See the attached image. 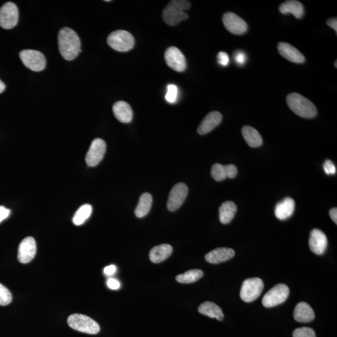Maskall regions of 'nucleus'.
<instances>
[{"label":"nucleus","mask_w":337,"mask_h":337,"mask_svg":"<svg viewBox=\"0 0 337 337\" xmlns=\"http://www.w3.org/2000/svg\"><path fill=\"white\" fill-rule=\"evenodd\" d=\"M92 208L90 204L81 205L78 210L76 212L72 222L76 226H80L88 219L92 213Z\"/></svg>","instance_id":"c85d7f7f"},{"label":"nucleus","mask_w":337,"mask_h":337,"mask_svg":"<svg viewBox=\"0 0 337 337\" xmlns=\"http://www.w3.org/2000/svg\"><path fill=\"white\" fill-rule=\"evenodd\" d=\"M293 337H316V334L312 328L301 327L293 331Z\"/></svg>","instance_id":"2f4dec72"},{"label":"nucleus","mask_w":337,"mask_h":337,"mask_svg":"<svg viewBox=\"0 0 337 337\" xmlns=\"http://www.w3.org/2000/svg\"><path fill=\"white\" fill-rule=\"evenodd\" d=\"M58 46L61 54L68 61L74 60L81 51L79 36L68 27L61 29L58 33Z\"/></svg>","instance_id":"f257e3e1"},{"label":"nucleus","mask_w":337,"mask_h":337,"mask_svg":"<svg viewBox=\"0 0 337 337\" xmlns=\"http://www.w3.org/2000/svg\"><path fill=\"white\" fill-rule=\"evenodd\" d=\"M234 59L237 65L243 66L246 63L247 55L242 51H237L234 54Z\"/></svg>","instance_id":"72a5a7b5"},{"label":"nucleus","mask_w":337,"mask_h":337,"mask_svg":"<svg viewBox=\"0 0 337 337\" xmlns=\"http://www.w3.org/2000/svg\"><path fill=\"white\" fill-rule=\"evenodd\" d=\"M20 59L24 65L33 71H43L46 61L44 54L33 49H25L20 53Z\"/></svg>","instance_id":"0eeeda50"},{"label":"nucleus","mask_w":337,"mask_h":337,"mask_svg":"<svg viewBox=\"0 0 337 337\" xmlns=\"http://www.w3.org/2000/svg\"><path fill=\"white\" fill-rule=\"evenodd\" d=\"M244 139L250 147H257L263 143V139L260 133L254 127L246 126L242 129Z\"/></svg>","instance_id":"393cba45"},{"label":"nucleus","mask_w":337,"mask_h":337,"mask_svg":"<svg viewBox=\"0 0 337 337\" xmlns=\"http://www.w3.org/2000/svg\"><path fill=\"white\" fill-rule=\"evenodd\" d=\"M165 60L167 65L174 71L183 72L186 69V60L178 48L171 46L165 52Z\"/></svg>","instance_id":"9d476101"},{"label":"nucleus","mask_w":337,"mask_h":337,"mask_svg":"<svg viewBox=\"0 0 337 337\" xmlns=\"http://www.w3.org/2000/svg\"><path fill=\"white\" fill-rule=\"evenodd\" d=\"M172 2L174 5L178 7L179 9L185 11L190 9L191 4L190 2L185 1V0H173Z\"/></svg>","instance_id":"e433bc0d"},{"label":"nucleus","mask_w":337,"mask_h":337,"mask_svg":"<svg viewBox=\"0 0 337 337\" xmlns=\"http://www.w3.org/2000/svg\"><path fill=\"white\" fill-rule=\"evenodd\" d=\"M287 103L289 108L300 117L313 118L317 115V109L312 101L297 92L287 96Z\"/></svg>","instance_id":"f03ea898"},{"label":"nucleus","mask_w":337,"mask_h":337,"mask_svg":"<svg viewBox=\"0 0 337 337\" xmlns=\"http://www.w3.org/2000/svg\"><path fill=\"white\" fill-rule=\"evenodd\" d=\"M227 171H228V178L233 179L237 176V168L234 164L226 165Z\"/></svg>","instance_id":"4c0bfd02"},{"label":"nucleus","mask_w":337,"mask_h":337,"mask_svg":"<svg viewBox=\"0 0 337 337\" xmlns=\"http://www.w3.org/2000/svg\"><path fill=\"white\" fill-rule=\"evenodd\" d=\"M330 216L332 218L333 221L336 224L337 223V209L336 208H332L330 211Z\"/></svg>","instance_id":"37998d69"},{"label":"nucleus","mask_w":337,"mask_h":337,"mask_svg":"<svg viewBox=\"0 0 337 337\" xmlns=\"http://www.w3.org/2000/svg\"><path fill=\"white\" fill-rule=\"evenodd\" d=\"M327 24L328 27H330L333 29L335 31L336 33L337 32V19L335 18H331L327 20Z\"/></svg>","instance_id":"79ce46f5"},{"label":"nucleus","mask_w":337,"mask_h":337,"mask_svg":"<svg viewBox=\"0 0 337 337\" xmlns=\"http://www.w3.org/2000/svg\"><path fill=\"white\" fill-rule=\"evenodd\" d=\"M188 194V188L184 183L176 184L171 191L167 200V209L174 212L181 207Z\"/></svg>","instance_id":"1a4fd4ad"},{"label":"nucleus","mask_w":337,"mask_h":337,"mask_svg":"<svg viewBox=\"0 0 337 337\" xmlns=\"http://www.w3.org/2000/svg\"><path fill=\"white\" fill-rule=\"evenodd\" d=\"M293 317L301 323H309L315 319V312L306 302H300L295 307Z\"/></svg>","instance_id":"aec40b11"},{"label":"nucleus","mask_w":337,"mask_h":337,"mask_svg":"<svg viewBox=\"0 0 337 337\" xmlns=\"http://www.w3.org/2000/svg\"><path fill=\"white\" fill-rule=\"evenodd\" d=\"M5 89V84L0 80V93L4 91Z\"/></svg>","instance_id":"c03bdc74"},{"label":"nucleus","mask_w":337,"mask_h":337,"mask_svg":"<svg viewBox=\"0 0 337 337\" xmlns=\"http://www.w3.org/2000/svg\"><path fill=\"white\" fill-rule=\"evenodd\" d=\"M173 251V247L170 244H164L156 246L151 250L150 260L151 262L155 264L161 263L170 257Z\"/></svg>","instance_id":"4be33fe9"},{"label":"nucleus","mask_w":337,"mask_h":337,"mask_svg":"<svg viewBox=\"0 0 337 337\" xmlns=\"http://www.w3.org/2000/svg\"><path fill=\"white\" fill-rule=\"evenodd\" d=\"M295 203L291 197H286L275 206V215L277 219L284 220L288 219L294 213Z\"/></svg>","instance_id":"6ab92c4d"},{"label":"nucleus","mask_w":337,"mask_h":337,"mask_svg":"<svg viewBox=\"0 0 337 337\" xmlns=\"http://www.w3.org/2000/svg\"><path fill=\"white\" fill-rule=\"evenodd\" d=\"M235 255V251L231 248H217L205 255V259L207 262L217 264L228 261Z\"/></svg>","instance_id":"a211bd4d"},{"label":"nucleus","mask_w":337,"mask_h":337,"mask_svg":"<svg viewBox=\"0 0 337 337\" xmlns=\"http://www.w3.org/2000/svg\"><path fill=\"white\" fill-rule=\"evenodd\" d=\"M10 209L5 208L4 206H0V222L7 219L10 216Z\"/></svg>","instance_id":"ea45409f"},{"label":"nucleus","mask_w":337,"mask_h":337,"mask_svg":"<svg viewBox=\"0 0 337 337\" xmlns=\"http://www.w3.org/2000/svg\"><path fill=\"white\" fill-rule=\"evenodd\" d=\"M153 204V197L150 194H142L135 209L136 216L139 218L146 216L149 213Z\"/></svg>","instance_id":"bb28decb"},{"label":"nucleus","mask_w":337,"mask_h":337,"mask_svg":"<svg viewBox=\"0 0 337 337\" xmlns=\"http://www.w3.org/2000/svg\"><path fill=\"white\" fill-rule=\"evenodd\" d=\"M116 271V267L114 265H111L106 267L104 269V273L107 275H111L115 274Z\"/></svg>","instance_id":"a19ab883"},{"label":"nucleus","mask_w":337,"mask_h":337,"mask_svg":"<svg viewBox=\"0 0 337 337\" xmlns=\"http://www.w3.org/2000/svg\"><path fill=\"white\" fill-rule=\"evenodd\" d=\"M237 212V205L232 201L223 202L219 208V220L223 224L230 223Z\"/></svg>","instance_id":"a878e982"},{"label":"nucleus","mask_w":337,"mask_h":337,"mask_svg":"<svg viewBox=\"0 0 337 337\" xmlns=\"http://www.w3.org/2000/svg\"><path fill=\"white\" fill-rule=\"evenodd\" d=\"M222 120L221 113L218 111L209 113L200 123L198 129H197V132L200 135H206L219 126Z\"/></svg>","instance_id":"f3484780"},{"label":"nucleus","mask_w":337,"mask_h":337,"mask_svg":"<svg viewBox=\"0 0 337 337\" xmlns=\"http://www.w3.org/2000/svg\"><path fill=\"white\" fill-rule=\"evenodd\" d=\"M198 311L201 314L208 316L209 317L216 319L217 321H222L224 318L222 309L213 302H204L199 307Z\"/></svg>","instance_id":"b1692460"},{"label":"nucleus","mask_w":337,"mask_h":337,"mask_svg":"<svg viewBox=\"0 0 337 337\" xmlns=\"http://www.w3.org/2000/svg\"><path fill=\"white\" fill-rule=\"evenodd\" d=\"M12 301V295L4 285L0 284V306H5Z\"/></svg>","instance_id":"7c9ffc66"},{"label":"nucleus","mask_w":337,"mask_h":337,"mask_svg":"<svg viewBox=\"0 0 337 337\" xmlns=\"http://www.w3.org/2000/svg\"><path fill=\"white\" fill-rule=\"evenodd\" d=\"M222 22L227 30L237 35L245 33L248 30L246 22L232 12H227L223 14Z\"/></svg>","instance_id":"f8f14e48"},{"label":"nucleus","mask_w":337,"mask_h":337,"mask_svg":"<svg viewBox=\"0 0 337 337\" xmlns=\"http://www.w3.org/2000/svg\"><path fill=\"white\" fill-rule=\"evenodd\" d=\"M106 149V142L103 139H95L86 156V162L90 167L97 165L103 159Z\"/></svg>","instance_id":"9b49d317"},{"label":"nucleus","mask_w":337,"mask_h":337,"mask_svg":"<svg viewBox=\"0 0 337 337\" xmlns=\"http://www.w3.org/2000/svg\"><path fill=\"white\" fill-rule=\"evenodd\" d=\"M36 253V244L34 238H25L20 244L18 251V259L20 263L27 264L33 259Z\"/></svg>","instance_id":"ddd939ff"},{"label":"nucleus","mask_w":337,"mask_h":337,"mask_svg":"<svg viewBox=\"0 0 337 337\" xmlns=\"http://www.w3.org/2000/svg\"><path fill=\"white\" fill-rule=\"evenodd\" d=\"M290 294V290L286 285L279 284L267 292L263 298V304L267 308L274 307L284 303Z\"/></svg>","instance_id":"39448f33"},{"label":"nucleus","mask_w":337,"mask_h":337,"mask_svg":"<svg viewBox=\"0 0 337 337\" xmlns=\"http://www.w3.org/2000/svg\"><path fill=\"white\" fill-rule=\"evenodd\" d=\"M113 113L118 121L123 123H129L133 120V112L132 107L125 101L116 102L113 107Z\"/></svg>","instance_id":"412c9836"},{"label":"nucleus","mask_w":337,"mask_h":337,"mask_svg":"<svg viewBox=\"0 0 337 337\" xmlns=\"http://www.w3.org/2000/svg\"><path fill=\"white\" fill-rule=\"evenodd\" d=\"M178 89L174 84H170L167 86V91L165 95V100L170 103H174L178 98Z\"/></svg>","instance_id":"473e14b6"},{"label":"nucleus","mask_w":337,"mask_h":337,"mask_svg":"<svg viewBox=\"0 0 337 337\" xmlns=\"http://www.w3.org/2000/svg\"><path fill=\"white\" fill-rule=\"evenodd\" d=\"M204 275V272L200 269H192L184 274L177 276L176 279L179 283L191 284L199 280Z\"/></svg>","instance_id":"cd10ccee"},{"label":"nucleus","mask_w":337,"mask_h":337,"mask_svg":"<svg viewBox=\"0 0 337 337\" xmlns=\"http://www.w3.org/2000/svg\"><path fill=\"white\" fill-rule=\"evenodd\" d=\"M278 51L281 56L287 60L295 63H303L306 58L294 46L285 42H280L277 46Z\"/></svg>","instance_id":"dca6fc26"},{"label":"nucleus","mask_w":337,"mask_h":337,"mask_svg":"<svg viewBox=\"0 0 337 337\" xmlns=\"http://www.w3.org/2000/svg\"><path fill=\"white\" fill-rule=\"evenodd\" d=\"M107 287L111 290H118L120 289V283L115 278H109L107 281Z\"/></svg>","instance_id":"58836bf2"},{"label":"nucleus","mask_w":337,"mask_h":337,"mask_svg":"<svg viewBox=\"0 0 337 337\" xmlns=\"http://www.w3.org/2000/svg\"><path fill=\"white\" fill-rule=\"evenodd\" d=\"M162 16L165 23L170 26L176 25L183 20L188 19L189 17L188 13L179 9L173 4L172 2H171L164 8Z\"/></svg>","instance_id":"2eb2a0df"},{"label":"nucleus","mask_w":337,"mask_h":337,"mask_svg":"<svg viewBox=\"0 0 337 337\" xmlns=\"http://www.w3.org/2000/svg\"><path fill=\"white\" fill-rule=\"evenodd\" d=\"M336 63H337V62H336V61L335 63H334V65L335 66V68H336V67H337Z\"/></svg>","instance_id":"a18cd8bd"},{"label":"nucleus","mask_w":337,"mask_h":337,"mask_svg":"<svg viewBox=\"0 0 337 337\" xmlns=\"http://www.w3.org/2000/svg\"><path fill=\"white\" fill-rule=\"evenodd\" d=\"M324 170L328 175H333L336 173V167L335 165L330 160H327L324 164Z\"/></svg>","instance_id":"f704fd0d"},{"label":"nucleus","mask_w":337,"mask_h":337,"mask_svg":"<svg viewBox=\"0 0 337 337\" xmlns=\"http://www.w3.org/2000/svg\"><path fill=\"white\" fill-rule=\"evenodd\" d=\"M211 176L216 181H222L228 178V171L226 165L216 163L213 165L211 170Z\"/></svg>","instance_id":"c756f323"},{"label":"nucleus","mask_w":337,"mask_h":337,"mask_svg":"<svg viewBox=\"0 0 337 337\" xmlns=\"http://www.w3.org/2000/svg\"><path fill=\"white\" fill-rule=\"evenodd\" d=\"M107 41L110 47L120 52L128 51L135 45V39L132 34L124 30L112 32Z\"/></svg>","instance_id":"20e7f679"},{"label":"nucleus","mask_w":337,"mask_h":337,"mask_svg":"<svg viewBox=\"0 0 337 337\" xmlns=\"http://www.w3.org/2000/svg\"><path fill=\"white\" fill-rule=\"evenodd\" d=\"M309 248L311 251L316 255L324 254L328 246V240L326 235L319 229H313L310 232L309 241Z\"/></svg>","instance_id":"4468645a"},{"label":"nucleus","mask_w":337,"mask_h":337,"mask_svg":"<svg viewBox=\"0 0 337 337\" xmlns=\"http://www.w3.org/2000/svg\"><path fill=\"white\" fill-rule=\"evenodd\" d=\"M217 62L220 65L222 66H228L230 59H229V55L226 52H219L217 55Z\"/></svg>","instance_id":"c9c22d12"},{"label":"nucleus","mask_w":337,"mask_h":337,"mask_svg":"<svg viewBox=\"0 0 337 337\" xmlns=\"http://www.w3.org/2000/svg\"><path fill=\"white\" fill-rule=\"evenodd\" d=\"M281 13L292 14L297 19H301L304 15V7L301 2L296 0H289L282 4L279 8Z\"/></svg>","instance_id":"5701e85b"},{"label":"nucleus","mask_w":337,"mask_h":337,"mask_svg":"<svg viewBox=\"0 0 337 337\" xmlns=\"http://www.w3.org/2000/svg\"><path fill=\"white\" fill-rule=\"evenodd\" d=\"M19 13L17 6L12 2L6 3L0 8V27L12 29L18 22Z\"/></svg>","instance_id":"6e6552de"},{"label":"nucleus","mask_w":337,"mask_h":337,"mask_svg":"<svg viewBox=\"0 0 337 337\" xmlns=\"http://www.w3.org/2000/svg\"><path fill=\"white\" fill-rule=\"evenodd\" d=\"M67 322L72 329L81 332L95 335L100 331L97 322L85 315L74 313L69 316Z\"/></svg>","instance_id":"7ed1b4c3"},{"label":"nucleus","mask_w":337,"mask_h":337,"mask_svg":"<svg viewBox=\"0 0 337 337\" xmlns=\"http://www.w3.org/2000/svg\"><path fill=\"white\" fill-rule=\"evenodd\" d=\"M264 283L259 278H248L244 281L240 295L242 300L251 302L259 297L264 289Z\"/></svg>","instance_id":"423d86ee"}]
</instances>
